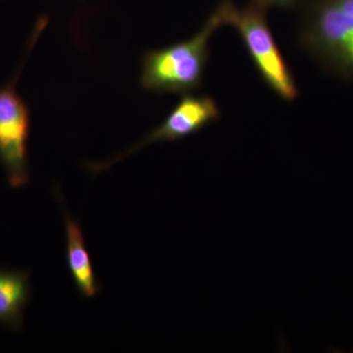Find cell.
<instances>
[{
	"instance_id": "1",
	"label": "cell",
	"mask_w": 353,
	"mask_h": 353,
	"mask_svg": "<svg viewBox=\"0 0 353 353\" xmlns=\"http://www.w3.org/2000/svg\"><path fill=\"white\" fill-rule=\"evenodd\" d=\"M299 41L325 72L353 80V0L305 1Z\"/></svg>"
},
{
	"instance_id": "2",
	"label": "cell",
	"mask_w": 353,
	"mask_h": 353,
	"mask_svg": "<svg viewBox=\"0 0 353 353\" xmlns=\"http://www.w3.org/2000/svg\"><path fill=\"white\" fill-rule=\"evenodd\" d=\"M222 26L216 8L192 38L161 50L146 51L141 61V87L157 94L182 97L199 90L210 57L209 41Z\"/></svg>"
},
{
	"instance_id": "3",
	"label": "cell",
	"mask_w": 353,
	"mask_h": 353,
	"mask_svg": "<svg viewBox=\"0 0 353 353\" xmlns=\"http://www.w3.org/2000/svg\"><path fill=\"white\" fill-rule=\"evenodd\" d=\"M217 9L223 25L238 32L265 83L281 99L294 101L299 88L268 24V8L252 1L239 7L232 0H223Z\"/></svg>"
},
{
	"instance_id": "4",
	"label": "cell",
	"mask_w": 353,
	"mask_h": 353,
	"mask_svg": "<svg viewBox=\"0 0 353 353\" xmlns=\"http://www.w3.org/2000/svg\"><path fill=\"white\" fill-rule=\"evenodd\" d=\"M22 67L8 83L0 87V164L12 188L24 187L30 179L28 141L31 114L16 88Z\"/></svg>"
},
{
	"instance_id": "5",
	"label": "cell",
	"mask_w": 353,
	"mask_h": 353,
	"mask_svg": "<svg viewBox=\"0 0 353 353\" xmlns=\"http://www.w3.org/2000/svg\"><path fill=\"white\" fill-rule=\"evenodd\" d=\"M221 117V111L217 102L208 95H183L175 108L167 116L161 125L155 128L139 143L119 153L115 157L101 163L88 165L92 172H101L108 169L113 164L134 154L141 148L162 141H180L201 131L212 124Z\"/></svg>"
},
{
	"instance_id": "6",
	"label": "cell",
	"mask_w": 353,
	"mask_h": 353,
	"mask_svg": "<svg viewBox=\"0 0 353 353\" xmlns=\"http://www.w3.org/2000/svg\"><path fill=\"white\" fill-rule=\"evenodd\" d=\"M65 228L70 273L79 292L85 299H90L99 294V285L85 246L82 228L67 213L65 214Z\"/></svg>"
},
{
	"instance_id": "7",
	"label": "cell",
	"mask_w": 353,
	"mask_h": 353,
	"mask_svg": "<svg viewBox=\"0 0 353 353\" xmlns=\"http://www.w3.org/2000/svg\"><path fill=\"white\" fill-rule=\"evenodd\" d=\"M29 272L0 269V324L19 331L31 294Z\"/></svg>"
},
{
	"instance_id": "8",
	"label": "cell",
	"mask_w": 353,
	"mask_h": 353,
	"mask_svg": "<svg viewBox=\"0 0 353 353\" xmlns=\"http://www.w3.org/2000/svg\"><path fill=\"white\" fill-rule=\"evenodd\" d=\"M254 3L270 8V7H277V8H290L299 3L301 0H250Z\"/></svg>"
}]
</instances>
